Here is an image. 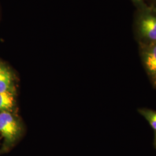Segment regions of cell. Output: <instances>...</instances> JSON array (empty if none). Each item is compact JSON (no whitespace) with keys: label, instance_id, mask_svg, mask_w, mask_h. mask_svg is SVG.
I'll list each match as a JSON object with an SVG mask.
<instances>
[{"label":"cell","instance_id":"cell-2","mask_svg":"<svg viewBox=\"0 0 156 156\" xmlns=\"http://www.w3.org/2000/svg\"><path fill=\"white\" fill-rule=\"evenodd\" d=\"M22 126L16 117L9 112H0V133L6 145H11L20 135Z\"/></svg>","mask_w":156,"mask_h":156},{"label":"cell","instance_id":"cell-6","mask_svg":"<svg viewBox=\"0 0 156 156\" xmlns=\"http://www.w3.org/2000/svg\"><path fill=\"white\" fill-rule=\"evenodd\" d=\"M138 112L146 120L154 132H156V111L146 108H141L138 109Z\"/></svg>","mask_w":156,"mask_h":156},{"label":"cell","instance_id":"cell-5","mask_svg":"<svg viewBox=\"0 0 156 156\" xmlns=\"http://www.w3.org/2000/svg\"><path fill=\"white\" fill-rule=\"evenodd\" d=\"M15 104L14 93L6 91L0 93V112L11 111Z\"/></svg>","mask_w":156,"mask_h":156},{"label":"cell","instance_id":"cell-4","mask_svg":"<svg viewBox=\"0 0 156 156\" xmlns=\"http://www.w3.org/2000/svg\"><path fill=\"white\" fill-rule=\"evenodd\" d=\"M12 81L13 79L10 71L5 66L0 65V93L13 92L14 88Z\"/></svg>","mask_w":156,"mask_h":156},{"label":"cell","instance_id":"cell-10","mask_svg":"<svg viewBox=\"0 0 156 156\" xmlns=\"http://www.w3.org/2000/svg\"><path fill=\"white\" fill-rule=\"evenodd\" d=\"M153 86H154V87H155L156 89V82L154 84V85H153Z\"/></svg>","mask_w":156,"mask_h":156},{"label":"cell","instance_id":"cell-3","mask_svg":"<svg viewBox=\"0 0 156 156\" xmlns=\"http://www.w3.org/2000/svg\"><path fill=\"white\" fill-rule=\"evenodd\" d=\"M142 61L153 85L156 82V42L140 44Z\"/></svg>","mask_w":156,"mask_h":156},{"label":"cell","instance_id":"cell-8","mask_svg":"<svg viewBox=\"0 0 156 156\" xmlns=\"http://www.w3.org/2000/svg\"><path fill=\"white\" fill-rule=\"evenodd\" d=\"M151 8L156 9V0H151Z\"/></svg>","mask_w":156,"mask_h":156},{"label":"cell","instance_id":"cell-7","mask_svg":"<svg viewBox=\"0 0 156 156\" xmlns=\"http://www.w3.org/2000/svg\"><path fill=\"white\" fill-rule=\"evenodd\" d=\"M135 4H136L137 5L139 6L141 8V9H145L146 8H147V6L145 5L144 0H132Z\"/></svg>","mask_w":156,"mask_h":156},{"label":"cell","instance_id":"cell-1","mask_svg":"<svg viewBox=\"0 0 156 156\" xmlns=\"http://www.w3.org/2000/svg\"><path fill=\"white\" fill-rule=\"evenodd\" d=\"M136 29L140 44L156 42V9H143L137 19Z\"/></svg>","mask_w":156,"mask_h":156},{"label":"cell","instance_id":"cell-9","mask_svg":"<svg viewBox=\"0 0 156 156\" xmlns=\"http://www.w3.org/2000/svg\"><path fill=\"white\" fill-rule=\"evenodd\" d=\"M154 144L155 147L156 148V132H154Z\"/></svg>","mask_w":156,"mask_h":156}]
</instances>
